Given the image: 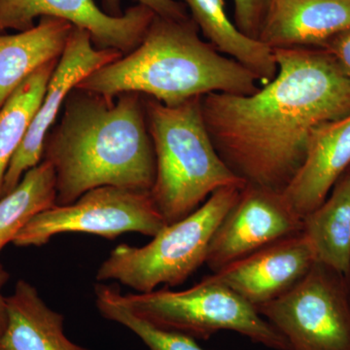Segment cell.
I'll use <instances>...</instances> for the list:
<instances>
[{
	"label": "cell",
	"instance_id": "1",
	"mask_svg": "<svg viewBox=\"0 0 350 350\" xmlns=\"http://www.w3.org/2000/svg\"><path fill=\"white\" fill-rule=\"evenodd\" d=\"M273 50L271 82L251 94H206L202 111L228 167L246 184L282 194L313 131L350 114V77L323 48Z\"/></svg>",
	"mask_w": 350,
	"mask_h": 350
},
{
	"label": "cell",
	"instance_id": "2",
	"mask_svg": "<svg viewBox=\"0 0 350 350\" xmlns=\"http://www.w3.org/2000/svg\"><path fill=\"white\" fill-rule=\"evenodd\" d=\"M59 116L42 157L54 169L56 204L105 186L151 192L156 157L142 94L109 98L75 88Z\"/></svg>",
	"mask_w": 350,
	"mask_h": 350
},
{
	"label": "cell",
	"instance_id": "3",
	"mask_svg": "<svg viewBox=\"0 0 350 350\" xmlns=\"http://www.w3.org/2000/svg\"><path fill=\"white\" fill-rule=\"evenodd\" d=\"M199 31L191 17L156 15L135 50L96 69L76 88L109 98L139 94L165 105L211 93H255L256 76L202 40Z\"/></svg>",
	"mask_w": 350,
	"mask_h": 350
},
{
	"label": "cell",
	"instance_id": "4",
	"mask_svg": "<svg viewBox=\"0 0 350 350\" xmlns=\"http://www.w3.org/2000/svg\"><path fill=\"white\" fill-rule=\"evenodd\" d=\"M144 98L156 157L151 197L165 224L197 211L219 189L246 185L214 147L202 116V96L177 105Z\"/></svg>",
	"mask_w": 350,
	"mask_h": 350
},
{
	"label": "cell",
	"instance_id": "5",
	"mask_svg": "<svg viewBox=\"0 0 350 350\" xmlns=\"http://www.w3.org/2000/svg\"><path fill=\"white\" fill-rule=\"evenodd\" d=\"M241 189H219L197 211L163 228L146 245L119 244L101 262L96 280H114L137 293H148L161 285L183 284L206 265L211 239L238 200Z\"/></svg>",
	"mask_w": 350,
	"mask_h": 350
},
{
	"label": "cell",
	"instance_id": "6",
	"mask_svg": "<svg viewBox=\"0 0 350 350\" xmlns=\"http://www.w3.org/2000/svg\"><path fill=\"white\" fill-rule=\"evenodd\" d=\"M119 297L140 319L195 340H206L218 332L231 331L268 349L288 350L286 340L255 306L207 276L185 290L165 287Z\"/></svg>",
	"mask_w": 350,
	"mask_h": 350
},
{
	"label": "cell",
	"instance_id": "7",
	"mask_svg": "<svg viewBox=\"0 0 350 350\" xmlns=\"http://www.w3.org/2000/svg\"><path fill=\"white\" fill-rule=\"evenodd\" d=\"M344 278L315 262L298 284L257 306V312L282 334L288 350H350V301Z\"/></svg>",
	"mask_w": 350,
	"mask_h": 350
},
{
	"label": "cell",
	"instance_id": "8",
	"mask_svg": "<svg viewBox=\"0 0 350 350\" xmlns=\"http://www.w3.org/2000/svg\"><path fill=\"white\" fill-rule=\"evenodd\" d=\"M165 226L150 192L105 186L88 191L72 204H55L38 213L13 243L19 247L42 246L57 234L68 232L107 239L137 232L153 238Z\"/></svg>",
	"mask_w": 350,
	"mask_h": 350
},
{
	"label": "cell",
	"instance_id": "9",
	"mask_svg": "<svg viewBox=\"0 0 350 350\" xmlns=\"http://www.w3.org/2000/svg\"><path fill=\"white\" fill-rule=\"evenodd\" d=\"M155 16L142 4L111 15L96 0H0V33L27 31L36 25V19L57 18L89 32L98 49L126 55L142 42Z\"/></svg>",
	"mask_w": 350,
	"mask_h": 350
},
{
	"label": "cell",
	"instance_id": "10",
	"mask_svg": "<svg viewBox=\"0 0 350 350\" xmlns=\"http://www.w3.org/2000/svg\"><path fill=\"white\" fill-rule=\"evenodd\" d=\"M303 232V218L280 193L246 184L219 225L206 265L213 273L269 244Z\"/></svg>",
	"mask_w": 350,
	"mask_h": 350
},
{
	"label": "cell",
	"instance_id": "11",
	"mask_svg": "<svg viewBox=\"0 0 350 350\" xmlns=\"http://www.w3.org/2000/svg\"><path fill=\"white\" fill-rule=\"evenodd\" d=\"M123 56L116 50L98 49L89 32L73 27L27 135L7 170L1 197L14 190L25 172L42 161L44 142L70 92L96 69Z\"/></svg>",
	"mask_w": 350,
	"mask_h": 350
},
{
	"label": "cell",
	"instance_id": "12",
	"mask_svg": "<svg viewBox=\"0 0 350 350\" xmlns=\"http://www.w3.org/2000/svg\"><path fill=\"white\" fill-rule=\"evenodd\" d=\"M314 262L312 248L301 232L269 244L207 278L257 308L287 293Z\"/></svg>",
	"mask_w": 350,
	"mask_h": 350
},
{
	"label": "cell",
	"instance_id": "13",
	"mask_svg": "<svg viewBox=\"0 0 350 350\" xmlns=\"http://www.w3.org/2000/svg\"><path fill=\"white\" fill-rule=\"evenodd\" d=\"M349 167L350 114L313 131L305 161L283 197L304 218L323 204Z\"/></svg>",
	"mask_w": 350,
	"mask_h": 350
},
{
	"label": "cell",
	"instance_id": "14",
	"mask_svg": "<svg viewBox=\"0 0 350 350\" xmlns=\"http://www.w3.org/2000/svg\"><path fill=\"white\" fill-rule=\"evenodd\" d=\"M350 29V0H273L259 40L276 48H322Z\"/></svg>",
	"mask_w": 350,
	"mask_h": 350
},
{
	"label": "cell",
	"instance_id": "15",
	"mask_svg": "<svg viewBox=\"0 0 350 350\" xmlns=\"http://www.w3.org/2000/svg\"><path fill=\"white\" fill-rule=\"evenodd\" d=\"M6 305L0 350H92L66 337L64 315L52 310L31 283L20 280Z\"/></svg>",
	"mask_w": 350,
	"mask_h": 350
},
{
	"label": "cell",
	"instance_id": "16",
	"mask_svg": "<svg viewBox=\"0 0 350 350\" xmlns=\"http://www.w3.org/2000/svg\"><path fill=\"white\" fill-rule=\"evenodd\" d=\"M73 27L44 17L27 31L0 34V108L29 76L61 57Z\"/></svg>",
	"mask_w": 350,
	"mask_h": 350
},
{
	"label": "cell",
	"instance_id": "17",
	"mask_svg": "<svg viewBox=\"0 0 350 350\" xmlns=\"http://www.w3.org/2000/svg\"><path fill=\"white\" fill-rule=\"evenodd\" d=\"M207 42L219 52L239 62L256 76L262 85L278 73L273 50L239 31L226 12L223 0H183Z\"/></svg>",
	"mask_w": 350,
	"mask_h": 350
},
{
	"label": "cell",
	"instance_id": "18",
	"mask_svg": "<svg viewBox=\"0 0 350 350\" xmlns=\"http://www.w3.org/2000/svg\"><path fill=\"white\" fill-rule=\"evenodd\" d=\"M303 234L315 262L347 276L350 269V176L342 175L328 198L303 218Z\"/></svg>",
	"mask_w": 350,
	"mask_h": 350
},
{
	"label": "cell",
	"instance_id": "19",
	"mask_svg": "<svg viewBox=\"0 0 350 350\" xmlns=\"http://www.w3.org/2000/svg\"><path fill=\"white\" fill-rule=\"evenodd\" d=\"M56 176L47 161L27 170L19 184L0 198V252L34 216L56 204Z\"/></svg>",
	"mask_w": 350,
	"mask_h": 350
},
{
	"label": "cell",
	"instance_id": "20",
	"mask_svg": "<svg viewBox=\"0 0 350 350\" xmlns=\"http://www.w3.org/2000/svg\"><path fill=\"white\" fill-rule=\"evenodd\" d=\"M59 59L29 76L0 108V198L7 170L27 135Z\"/></svg>",
	"mask_w": 350,
	"mask_h": 350
},
{
	"label": "cell",
	"instance_id": "21",
	"mask_svg": "<svg viewBox=\"0 0 350 350\" xmlns=\"http://www.w3.org/2000/svg\"><path fill=\"white\" fill-rule=\"evenodd\" d=\"M120 293L118 287L96 284L94 295L98 312L105 319L116 322L133 332L149 350H206L200 347L195 338L159 328L140 319L122 303Z\"/></svg>",
	"mask_w": 350,
	"mask_h": 350
},
{
	"label": "cell",
	"instance_id": "22",
	"mask_svg": "<svg viewBox=\"0 0 350 350\" xmlns=\"http://www.w3.org/2000/svg\"><path fill=\"white\" fill-rule=\"evenodd\" d=\"M273 0H234V25L246 36L259 40Z\"/></svg>",
	"mask_w": 350,
	"mask_h": 350
},
{
	"label": "cell",
	"instance_id": "23",
	"mask_svg": "<svg viewBox=\"0 0 350 350\" xmlns=\"http://www.w3.org/2000/svg\"><path fill=\"white\" fill-rule=\"evenodd\" d=\"M122 0H105V4L112 10V15H121L120 3ZM137 4L146 6L157 16L170 19L189 18L185 4L177 0H135Z\"/></svg>",
	"mask_w": 350,
	"mask_h": 350
},
{
	"label": "cell",
	"instance_id": "24",
	"mask_svg": "<svg viewBox=\"0 0 350 350\" xmlns=\"http://www.w3.org/2000/svg\"><path fill=\"white\" fill-rule=\"evenodd\" d=\"M345 75L350 77V29L338 34L323 46Z\"/></svg>",
	"mask_w": 350,
	"mask_h": 350
},
{
	"label": "cell",
	"instance_id": "25",
	"mask_svg": "<svg viewBox=\"0 0 350 350\" xmlns=\"http://www.w3.org/2000/svg\"><path fill=\"white\" fill-rule=\"evenodd\" d=\"M9 273L0 262V338L6 328L7 324V305L6 297L2 293L4 285L8 282Z\"/></svg>",
	"mask_w": 350,
	"mask_h": 350
},
{
	"label": "cell",
	"instance_id": "26",
	"mask_svg": "<svg viewBox=\"0 0 350 350\" xmlns=\"http://www.w3.org/2000/svg\"><path fill=\"white\" fill-rule=\"evenodd\" d=\"M347 174H349V176H350V172H347Z\"/></svg>",
	"mask_w": 350,
	"mask_h": 350
}]
</instances>
